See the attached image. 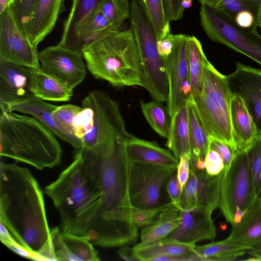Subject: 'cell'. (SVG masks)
I'll use <instances>...</instances> for the list:
<instances>
[{"label": "cell", "instance_id": "603a6c76", "mask_svg": "<svg viewBox=\"0 0 261 261\" xmlns=\"http://www.w3.org/2000/svg\"><path fill=\"white\" fill-rule=\"evenodd\" d=\"M126 152L129 162L143 164L177 168L179 160L169 150L155 142L148 141L130 135L126 140Z\"/></svg>", "mask_w": 261, "mask_h": 261}, {"label": "cell", "instance_id": "8d00e7d4", "mask_svg": "<svg viewBox=\"0 0 261 261\" xmlns=\"http://www.w3.org/2000/svg\"><path fill=\"white\" fill-rule=\"evenodd\" d=\"M98 10L113 25L124 24L130 15L128 0H103Z\"/></svg>", "mask_w": 261, "mask_h": 261}, {"label": "cell", "instance_id": "44dd1931", "mask_svg": "<svg viewBox=\"0 0 261 261\" xmlns=\"http://www.w3.org/2000/svg\"><path fill=\"white\" fill-rule=\"evenodd\" d=\"M103 0H72L59 44L75 50L79 36L92 20Z\"/></svg>", "mask_w": 261, "mask_h": 261}, {"label": "cell", "instance_id": "ffe728a7", "mask_svg": "<svg viewBox=\"0 0 261 261\" xmlns=\"http://www.w3.org/2000/svg\"><path fill=\"white\" fill-rule=\"evenodd\" d=\"M64 0H37L26 33L37 47L51 33L65 10Z\"/></svg>", "mask_w": 261, "mask_h": 261}, {"label": "cell", "instance_id": "d4e9b609", "mask_svg": "<svg viewBox=\"0 0 261 261\" xmlns=\"http://www.w3.org/2000/svg\"><path fill=\"white\" fill-rule=\"evenodd\" d=\"M167 146L178 160L185 155L192 158L188 101L182 102L171 118Z\"/></svg>", "mask_w": 261, "mask_h": 261}, {"label": "cell", "instance_id": "7dc6e473", "mask_svg": "<svg viewBox=\"0 0 261 261\" xmlns=\"http://www.w3.org/2000/svg\"><path fill=\"white\" fill-rule=\"evenodd\" d=\"M191 158L185 155L179 160L177 168V177L181 189L188 179L190 170Z\"/></svg>", "mask_w": 261, "mask_h": 261}, {"label": "cell", "instance_id": "3957f363", "mask_svg": "<svg viewBox=\"0 0 261 261\" xmlns=\"http://www.w3.org/2000/svg\"><path fill=\"white\" fill-rule=\"evenodd\" d=\"M62 152L55 134L37 118L1 111V157L42 170L58 165Z\"/></svg>", "mask_w": 261, "mask_h": 261}, {"label": "cell", "instance_id": "484cf974", "mask_svg": "<svg viewBox=\"0 0 261 261\" xmlns=\"http://www.w3.org/2000/svg\"><path fill=\"white\" fill-rule=\"evenodd\" d=\"M180 222V210L172 202L160 212L151 223L141 228L140 243L148 244L166 238Z\"/></svg>", "mask_w": 261, "mask_h": 261}, {"label": "cell", "instance_id": "8992f818", "mask_svg": "<svg viewBox=\"0 0 261 261\" xmlns=\"http://www.w3.org/2000/svg\"><path fill=\"white\" fill-rule=\"evenodd\" d=\"M130 22L141 60L142 87L153 100L167 101L168 82L165 61L159 54L156 35L142 0H132Z\"/></svg>", "mask_w": 261, "mask_h": 261}, {"label": "cell", "instance_id": "c3c4849f", "mask_svg": "<svg viewBox=\"0 0 261 261\" xmlns=\"http://www.w3.org/2000/svg\"><path fill=\"white\" fill-rule=\"evenodd\" d=\"M173 42L170 34L167 37L157 41V48L160 56L163 59L169 56L172 53Z\"/></svg>", "mask_w": 261, "mask_h": 261}, {"label": "cell", "instance_id": "db71d44e", "mask_svg": "<svg viewBox=\"0 0 261 261\" xmlns=\"http://www.w3.org/2000/svg\"><path fill=\"white\" fill-rule=\"evenodd\" d=\"M192 4V0H183L181 3V6L184 9L190 8Z\"/></svg>", "mask_w": 261, "mask_h": 261}, {"label": "cell", "instance_id": "60d3db41", "mask_svg": "<svg viewBox=\"0 0 261 261\" xmlns=\"http://www.w3.org/2000/svg\"><path fill=\"white\" fill-rule=\"evenodd\" d=\"M208 148L219 154L223 162L224 169L227 170L231 165L236 150L230 145L214 137L208 136Z\"/></svg>", "mask_w": 261, "mask_h": 261}, {"label": "cell", "instance_id": "f546056e", "mask_svg": "<svg viewBox=\"0 0 261 261\" xmlns=\"http://www.w3.org/2000/svg\"><path fill=\"white\" fill-rule=\"evenodd\" d=\"M122 29H124V24H112L98 10L92 20L81 32L75 50L82 53L85 46Z\"/></svg>", "mask_w": 261, "mask_h": 261}, {"label": "cell", "instance_id": "ee69618b", "mask_svg": "<svg viewBox=\"0 0 261 261\" xmlns=\"http://www.w3.org/2000/svg\"><path fill=\"white\" fill-rule=\"evenodd\" d=\"M183 0H163L166 14L168 20L176 21L182 18L185 9L181 6Z\"/></svg>", "mask_w": 261, "mask_h": 261}, {"label": "cell", "instance_id": "d6a6232c", "mask_svg": "<svg viewBox=\"0 0 261 261\" xmlns=\"http://www.w3.org/2000/svg\"><path fill=\"white\" fill-rule=\"evenodd\" d=\"M161 103L155 100L141 102V108L152 128L162 137L167 138L171 125V117L167 109Z\"/></svg>", "mask_w": 261, "mask_h": 261}, {"label": "cell", "instance_id": "b9f144b4", "mask_svg": "<svg viewBox=\"0 0 261 261\" xmlns=\"http://www.w3.org/2000/svg\"><path fill=\"white\" fill-rule=\"evenodd\" d=\"M171 203L155 208L133 207V220L135 225L139 229L149 224L160 212L164 210Z\"/></svg>", "mask_w": 261, "mask_h": 261}, {"label": "cell", "instance_id": "6f0895ef", "mask_svg": "<svg viewBox=\"0 0 261 261\" xmlns=\"http://www.w3.org/2000/svg\"><path fill=\"white\" fill-rule=\"evenodd\" d=\"M197 1H199V2H200V1L201 0H197Z\"/></svg>", "mask_w": 261, "mask_h": 261}, {"label": "cell", "instance_id": "4316f807", "mask_svg": "<svg viewBox=\"0 0 261 261\" xmlns=\"http://www.w3.org/2000/svg\"><path fill=\"white\" fill-rule=\"evenodd\" d=\"M194 245L164 238L148 244L139 243L133 248L136 261H154L161 256H179L189 253L193 251Z\"/></svg>", "mask_w": 261, "mask_h": 261}, {"label": "cell", "instance_id": "6da1fadb", "mask_svg": "<svg viewBox=\"0 0 261 261\" xmlns=\"http://www.w3.org/2000/svg\"><path fill=\"white\" fill-rule=\"evenodd\" d=\"M126 140L102 152L78 150L71 164L45 187L59 214L62 232L103 247L137 242L139 229L133 220Z\"/></svg>", "mask_w": 261, "mask_h": 261}, {"label": "cell", "instance_id": "7c38bea8", "mask_svg": "<svg viewBox=\"0 0 261 261\" xmlns=\"http://www.w3.org/2000/svg\"><path fill=\"white\" fill-rule=\"evenodd\" d=\"M83 58L81 52L59 44L43 49L38 55L40 70L72 90L86 75Z\"/></svg>", "mask_w": 261, "mask_h": 261}, {"label": "cell", "instance_id": "7a4b0ae2", "mask_svg": "<svg viewBox=\"0 0 261 261\" xmlns=\"http://www.w3.org/2000/svg\"><path fill=\"white\" fill-rule=\"evenodd\" d=\"M0 222L39 260H57L42 190L31 171L16 163L0 164Z\"/></svg>", "mask_w": 261, "mask_h": 261}, {"label": "cell", "instance_id": "e575fe53", "mask_svg": "<svg viewBox=\"0 0 261 261\" xmlns=\"http://www.w3.org/2000/svg\"><path fill=\"white\" fill-rule=\"evenodd\" d=\"M154 28L158 41L170 34V21L165 11L163 0H142Z\"/></svg>", "mask_w": 261, "mask_h": 261}, {"label": "cell", "instance_id": "ac0fdd59", "mask_svg": "<svg viewBox=\"0 0 261 261\" xmlns=\"http://www.w3.org/2000/svg\"><path fill=\"white\" fill-rule=\"evenodd\" d=\"M0 107L1 111H17L30 114L46 126L55 135L75 149L79 150L82 147V142L80 139L67 135L56 126L52 117L53 112L57 107L56 105L46 102L35 96L21 101L0 104Z\"/></svg>", "mask_w": 261, "mask_h": 261}, {"label": "cell", "instance_id": "5bb4252c", "mask_svg": "<svg viewBox=\"0 0 261 261\" xmlns=\"http://www.w3.org/2000/svg\"><path fill=\"white\" fill-rule=\"evenodd\" d=\"M236 70L226 75L233 95L243 99L256 128L261 135V70L236 63Z\"/></svg>", "mask_w": 261, "mask_h": 261}, {"label": "cell", "instance_id": "f5cc1de1", "mask_svg": "<svg viewBox=\"0 0 261 261\" xmlns=\"http://www.w3.org/2000/svg\"><path fill=\"white\" fill-rule=\"evenodd\" d=\"M10 1V0H0V13L9 5Z\"/></svg>", "mask_w": 261, "mask_h": 261}, {"label": "cell", "instance_id": "1f68e13d", "mask_svg": "<svg viewBox=\"0 0 261 261\" xmlns=\"http://www.w3.org/2000/svg\"><path fill=\"white\" fill-rule=\"evenodd\" d=\"M190 139L192 151L191 160L205 159L209 146L208 136L193 102L188 100Z\"/></svg>", "mask_w": 261, "mask_h": 261}, {"label": "cell", "instance_id": "9a60e30c", "mask_svg": "<svg viewBox=\"0 0 261 261\" xmlns=\"http://www.w3.org/2000/svg\"><path fill=\"white\" fill-rule=\"evenodd\" d=\"M173 47L171 54L164 58L168 82L167 109L171 118L184 101L182 87L189 78L187 35L171 34Z\"/></svg>", "mask_w": 261, "mask_h": 261}, {"label": "cell", "instance_id": "30bf717a", "mask_svg": "<svg viewBox=\"0 0 261 261\" xmlns=\"http://www.w3.org/2000/svg\"><path fill=\"white\" fill-rule=\"evenodd\" d=\"M256 198L246 150H237L229 169L222 171L218 207L232 225L234 213L247 210Z\"/></svg>", "mask_w": 261, "mask_h": 261}, {"label": "cell", "instance_id": "f6af8a7d", "mask_svg": "<svg viewBox=\"0 0 261 261\" xmlns=\"http://www.w3.org/2000/svg\"><path fill=\"white\" fill-rule=\"evenodd\" d=\"M233 21L242 28L257 31V15L251 11H244L239 13Z\"/></svg>", "mask_w": 261, "mask_h": 261}, {"label": "cell", "instance_id": "74e56055", "mask_svg": "<svg viewBox=\"0 0 261 261\" xmlns=\"http://www.w3.org/2000/svg\"><path fill=\"white\" fill-rule=\"evenodd\" d=\"M82 109V107L72 104L57 106L52 114L53 119L62 132L72 138L79 139L74 135L73 122Z\"/></svg>", "mask_w": 261, "mask_h": 261}, {"label": "cell", "instance_id": "52a82bcc", "mask_svg": "<svg viewBox=\"0 0 261 261\" xmlns=\"http://www.w3.org/2000/svg\"><path fill=\"white\" fill-rule=\"evenodd\" d=\"M82 104L89 107L93 112L91 128L81 141V149L101 152L112 148L120 140L127 139L130 134L125 127L118 103L100 90L90 92Z\"/></svg>", "mask_w": 261, "mask_h": 261}, {"label": "cell", "instance_id": "d6986e66", "mask_svg": "<svg viewBox=\"0 0 261 261\" xmlns=\"http://www.w3.org/2000/svg\"><path fill=\"white\" fill-rule=\"evenodd\" d=\"M57 260L98 261L100 258L93 244L86 238L51 229Z\"/></svg>", "mask_w": 261, "mask_h": 261}, {"label": "cell", "instance_id": "f35d334b", "mask_svg": "<svg viewBox=\"0 0 261 261\" xmlns=\"http://www.w3.org/2000/svg\"><path fill=\"white\" fill-rule=\"evenodd\" d=\"M37 0H10L9 5L21 28L26 33Z\"/></svg>", "mask_w": 261, "mask_h": 261}, {"label": "cell", "instance_id": "2e32d148", "mask_svg": "<svg viewBox=\"0 0 261 261\" xmlns=\"http://www.w3.org/2000/svg\"><path fill=\"white\" fill-rule=\"evenodd\" d=\"M212 212L203 207L180 211V223L165 239L189 244L213 240L216 236V229L211 216Z\"/></svg>", "mask_w": 261, "mask_h": 261}, {"label": "cell", "instance_id": "11a10c76", "mask_svg": "<svg viewBox=\"0 0 261 261\" xmlns=\"http://www.w3.org/2000/svg\"><path fill=\"white\" fill-rule=\"evenodd\" d=\"M257 23L258 27H259L261 29V7L259 8L257 15Z\"/></svg>", "mask_w": 261, "mask_h": 261}, {"label": "cell", "instance_id": "9c48e42d", "mask_svg": "<svg viewBox=\"0 0 261 261\" xmlns=\"http://www.w3.org/2000/svg\"><path fill=\"white\" fill-rule=\"evenodd\" d=\"M176 168L129 161V193L133 206L155 208L171 203L167 184Z\"/></svg>", "mask_w": 261, "mask_h": 261}, {"label": "cell", "instance_id": "5b68a950", "mask_svg": "<svg viewBox=\"0 0 261 261\" xmlns=\"http://www.w3.org/2000/svg\"><path fill=\"white\" fill-rule=\"evenodd\" d=\"M232 97L226 75L207 59L203 67L201 89L192 97L193 102L208 136L227 143L237 152L230 119Z\"/></svg>", "mask_w": 261, "mask_h": 261}, {"label": "cell", "instance_id": "4dcf8cb0", "mask_svg": "<svg viewBox=\"0 0 261 261\" xmlns=\"http://www.w3.org/2000/svg\"><path fill=\"white\" fill-rule=\"evenodd\" d=\"M187 47L189 78L193 97L201 89L203 67L207 58L200 42L195 36L187 35Z\"/></svg>", "mask_w": 261, "mask_h": 261}, {"label": "cell", "instance_id": "83f0119b", "mask_svg": "<svg viewBox=\"0 0 261 261\" xmlns=\"http://www.w3.org/2000/svg\"><path fill=\"white\" fill-rule=\"evenodd\" d=\"M32 88L34 95L43 99L54 101H68L73 90L43 72L35 69L32 76Z\"/></svg>", "mask_w": 261, "mask_h": 261}, {"label": "cell", "instance_id": "d590c367", "mask_svg": "<svg viewBox=\"0 0 261 261\" xmlns=\"http://www.w3.org/2000/svg\"><path fill=\"white\" fill-rule=\"evenodd\" d=\"M256 198H261V135L258 134L245 149Z\"/></svg>", "mask_w": 261, "mask_h": 261}, {"label": "cell", "instance_id": "bcb514c9", "mask_svg": "<svg viewBox=\"0 0 261 261\" xmlns=\"http://www.w3.org/2000/svg\"><path fill=\"white\" fill-rule=\"evenodd\" d=\"M167 190L172 202L177 206L181 191V188L177 177V168L174 170L167 182Z\"/></svg>", "mask_w": 261, "mask_h": 261}, {"label": "cell", "instance_id": "4fadbf2b", "mask_svg": "<svg viewBox=\"0 0 261 261\" xmlns=\"http://www.w3.org/2000/svg\"><path fill=\"white\" fill-rule=\"evenodd\" d=\"M222 172L210 175L205 169L195 168L190 164L188 180L180 192L177 204L180 211L203 207L212 212L219 207Z\"/></svg>", "mask_w": 261, "mask_h": 261}, {"label": "cell", "instance_id": "836d02e7", "mask_svg": "<svg viewBox=\"0 0 261 261\" xmlns=\"http://www.w3.org/2000/svg\"><path fill=\"white\" fill-rule=\"evenodd\" d=\"M200 3L213 7L232 20L239 13L244 11L257 15L261 7V0H201Z\"/></svg>", "mask_w": 261, "mask_h": 261}, {"label": "cell", "instance_id": "f1b7e54d", "mask_svg": "<svg viewBox=\"0 0 261 261\" xmlns=\"http://www.w3.org/2000/svg\"><path fill=\"white\" fill-rule=\"evenodd\" d=\"M250 248L227 239L202 246L194 245L193 251L202 259L208 260H233L243 255Z\"/></svg>", "mask_w": 261, "mask_h": 261}, {"label": "cell", "instance_id": "277c9868", "mask_svg": "<svg viewBox=\"0 0 261 261\" xmlns=\"http://www.w3.org/2000/svg\"><path fill=\"white\" fill-rule=\"evenodd\" d=\"M88 70L114 87H142L143 75L136 40L131 30L122 29L83 48Z\"/></svg>", "mask_w": 261, "mask_h": 261}, {"label": "cell", "instance_id": "ba28073f", "mask_svg": "<svg viewBox=\"0 0 261 261\" xmlns=\"http://www.w3.org/2000/svg\"><path fill=\"white\" fill-rule=\"evenodd\" d=\"M200 18L201 26L211 40L247 56L261 66V36L257 31L239 26L206 4H201Z\"/></svg>", "mask_w": 261, "mask_h": 261}, {"label": "cell", "instance_id": "9f6ffc18", "mask_svg": "<svg viewBox=\"0 0 261 261\" xmlns=\"http://www.w3.org/2000/svg\"><path fill=\"white\" fill-rule=\"evenodd\" d=\"M220 226L223 230L226 229V225L224 223H221Z\"/></svg>", "mask_w": 261, "mask_h": 261}, {"label": "cell", "instance_id": "8fae6325", "mask_svg": "<svg viewBox=\"0 0 261 261\" xmlns=\"http://www.w3.org/2000/svg\"><path fill=\"white\" fill-rule=\"evenodd\" d=\"M38 55L9 5L0 13V61L38 69Z\"/></svg>", "mask_w": 261, "mask_h": 261}, {"label": "cell", "instance_id": "e0dca14e", "mask_svg": "<svg viewBox=\"0 0 261 261\" xmlns=\"http://www.w3.org/2000/svg\"><path fill=\"white\" fill-rule=\"evenodd\" d=\"M35 68L0 61V104L35 96L32 76Z\"/></svg>", "mask_w": 261, "mask_h": 261}, {"label": "cell", "instance_id": "681fc988", "mask_svg": "<svg viewBox=\"0 0 261 261\" xmlns=\"http://www.w3.org/2000/svg\"><path fill=\"white\" fill-rule=\"evenodd\" d=\"M118 254L121 258L126 260L136 261L133 247L125 246L118 251Z\"/></svg>", "mask_w": 261, "mask_h": 261}, {"label": "cell", "instance_id": "f907efd6", "mask_svg": "<svg viewBox=\"0 0 261 261\" xmlns=\"http://www.w3.org/2000/svg\"><path fill=\"white\" fill-rule=\"evenodd\" d=\"M247 210H239V211H237L234 213V215L233 216V222H234L233 224L239 223L241 220L243 216L245 214Z\"/></svg>", "mask_w": 261, "mask_h": 261}, {"label": "cell", "instance_id": "7bdbcfd3", "mask_svg": "<svg viewBox=\"0 0 261 261\" xmlns=\"http://www.w3.org/2000/svg\"><path fill=\"white\" fill-rule=\"evenodd\" d=\"M205 170L210 175L220 174L224 168L223 160L215 150L208 148L205 158Z\"/></svg>", "mask_w": 261, "mask_h": 261}, {"label": "cell", "instance_id": "816d5d0a", "mask_svg": "<svg viewBox=\"0 0 261 261\" xmlns=\"http://www.w3.org/2000/svg\"><path fill=\"white\" fill-rule=\"evenodd\" d=\"M249 253L253 256L251 258L252 260H261V250L260 251H254L250 250Z\"/></svg>", "mask_w": 261, "mask_h": 261}, {"label": "cell", "instance_id": "ab89813d", "mask_svg": "<svg viewBox=\"0 0 261 261\" xmlns=\"http://www.w3.org/2000/svg\"><path fill=\"white\" fill-rule=\"evenodd\" d=\"M82 110L75 117L73 122L74 136L81 140L91 128L93 112L88 106L82 104Z\"/></svg>", "mask_w": 261, "mask_h": 261}, {"label": "cell", "instance_id": "7402d4cb", "mask_svg": "<svg viewBox=\"0 0 261 261\" xmlns=\"http://www.w3.org/2000/svg\"><path fill=\"white\" fill-rule=\"evenodd\" d=\"M228 240L247 246L250 250H261V198H256L241 220L232 225Z\"/></svg>", "mask_w": 261, "mask_h": 261}, {"label": "cell", "instance_id": "cb8c5ba5", "mask_svg": "<svg viewBox=\"0 0 261 261\" xmlns=\"http://www.w3.org/2000/svg\"><path fill=\"white\" fill-rule=\"evenodd\" d=\"M230 119L232 136L237 150H245L253 141L257 132L242 98L238 95L232 94Z\"/></svg>", "mask_w": 261, "mask_h": 261}]
</instances>
